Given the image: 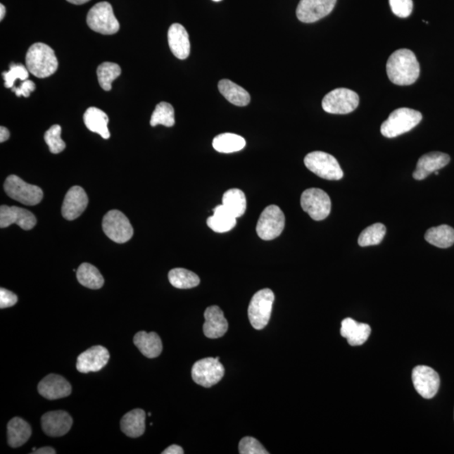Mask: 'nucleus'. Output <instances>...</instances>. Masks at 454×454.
I'll return each mask as SVG.
<instances>
[{"instance_id": "f257e3e1", "label": "nucleus", "mask_w": 454, "mask_h": 454, "mask_svg": "<svg viewBox=\"0 0 454 454\" xmlns=\"http://www.w3.org/2000/svg\"><path fill=\"white\" fill-rule=\"evenodd\" d=\"M386 72L389 79L396 85H410L420 75V65L416 55L408 49H399L388 59Z\"/></svg>"}, {"instance_id": "f03ea898", "label": "nucleus", "mask_w": 454, "mask_h": 454, "mask_svg": "<svg viewBox=\"0 0 454 454\" xmlns=\"http://www.w3.org/2000/svg\"><path fill=\"white\" fill-rule=\"evenodd\" d=\"M25 64L32 75L44 79L54 75L58 68V61L53 49L44 43H34L25 56Z\"/></svg>"}, {"instance_id": "7ed1b4c3", "label": "nucleus", "mask_w": 454, "mask_h": 454, "mask_svg": "<svg viewBox=\"0 0 454 454\" xmlns=\"http://www.w3.org/2000/svg\"><path fill=\"white\" fill-rule=\"evenodd\" d=\"M422 120V115L420 112L409 108H400L392 112L382 125L380 131L387 138L399 137L416 127Z\"/></svg>"}, {"instance_id": "20e7f679", "label": "nucleus", "mask_w": 454, "mask_h": 454, "mask_svg": "<svg viewBox=\"0 0 454 454\" xmlns=\"http://www.w3.org/2000/svg\"><path fill=\"white\" fill-rule=\"evenodd\" d=\"M305 165L320 178L327 180H339L343 177V171L337 160L324 151H313L305 156Z\"/></svg>"}, {"instance_id": "39448f33", "label": "nucleus", "mask_w": 454, "mask_h": 454, "mask_svg": "<svg viewBox=\"0 0 454 454\" xmlns=\"http://www.w3.org/2000/svg\"><path fill=\"white\" fill-rule=\"evenodd\" d=\"M275 294L270 289H263L253 296L248 306V318L251 325L256 330H262L269 323Z\"/></svg>"}, {"instance_id": "423d86ee", "label": "nucleus", "mask_w": 454, "mask_h": 454, "mask_svg": "<svg viewBox=\"0 0 454 454\" xmlns=\"http://www.w3.org/2000/svg\"><path fill=\"white\" fill-rule=\"evenodd\" d=\"M8 197L25 206H37L42 201V189L37 185L25 183L16 175H10L4 184Z\"/></svg>"}, {"instance_id": "0eeeda50", "label": "nucleus", "mask_w": 454, "mask_h": 454, "mask_svg": "<svg viewBox=\"0 0 454 454\" xmlns=\"http://www.w3.org/2000/svg\"><path fill=\"white\" fill-rule=\"evenodd\" d=\"M87 24L94 32L103 34H113L120 30L113 8L108 2L99 3L91 8L87 15Z\"/></svg>"}, {"instance_id": "6e6552de", "label": "nucleus", "mask_w": 454, "mask_h": 454, "mask_svg": "<svg viewBox=\"0 0 454 454\" xmlns=\"http://www.w3.org/2000/svg\"><path fill=\"white\" fill-rule=\"evenodd\" d=\"M360 97L348 89H336L328 93L322 101L323 110L330 114L345 115L355 111Z\"/></svg>"}, {"instance_id": "1a4fd4ad", "label": "nucleus", "mask_w": 454, "mask_h": 454, "mask_svg": "<svg viewBox=\"0 0 454 454\" xmlns=\"http://www.w3.org/2000/svg\"><path fill=\"white\" fill-rule=\"evenodd\" d=\"M102 227L105 234L116 244H125L133 237L131 222L127 215L118 210H111L103 216Z\"/></svg>"}, {"instance_id": "9d476101", "label": "nucleus", "mask_w": 454, "mask_h": 454, "mask_svg": "<svg viewBox=\"0 0 454 454\" xmlns=\"http://www.w3.org/2000/svg\"><path fill=\"white\" fill-rule=\"evenodd\" d=\"M285 216L282 210L277 206L266 207L258 219L256 231L261 239L270 241L277 239L283 232Z\"/></svg>"}, {"instance_id": "9b49d317", "label": "nucleus", "mask_w": 454, "mask_h": 454, "mask_svg": "<svg viewBox=\"0 0 454 454\" xmlns=\"http://www.w3.org/2000/svg\"><path fill=\"white\" fill-rule=\"evenodd\" d=\"M301 205L315 220H322L329 215L332 208L331 198L321 189L311 188L305 190L301 194Z\"/></svg>"}, {"instance_id": "f8f14e48", "label": "nucleus", "mask_w": 454, "mask_h": 454, "mask_svg": "<svg viewBox=\"0 0 454 454\" xmlns=\"http://www.w3.org/2000/svg\"><path fill=\"white\" fill-rule=\"evenodd\" d=\"M191 374L198 386L210 388L222 380L225 367L215 358H206L194 363Z\"/></svg>"}, {"instance_id": "ddd939ff", "label": "nucleus", "mask_w": 454, "mask_h": 454, "mask_svg": "<svg viewBox=\"0 0 454 454\" xmlns=\"http://www.w3.org/2000/svg\"><path fill=\"white\" fill-rule=\"evenodd\" d=\"M412 382L419 395L425 399H431L439 390L440 377L431 367L419 365L412 371Z\"/></svg>"}, {"instance_id": "4468645a", "label": "nucleus", "mask_w": 454, "mask_h": 454, "mask_svg": "<svg viewBox=\"0 0 454 454\" xmlns=\"http://www.w3.org/2000/svg\"><path fill=\"white\" fill-rule=\"evenodd\" d=\"M336 0H301L296 10L297 18L304 23H313L329 15Z\"/></svg>"}, {"instance_id": "2eb2a0df", "label": "nucleus", "mask_w": 454, "mask_h": 454, "mask_svg": "<svg viewBox=\"0 0 454 454\" xmlns=\"http://www.w3.org/2000/svg\"><path fill=\"white\" fill-rule=\"evenodd\" d=\"M109 351L103 346H94L77 357L76 367L80 373L101 371L109 362Z\"/></svg>"}, {"instance_id": "dca6fc26", "label": "nucleus", "mask_w": 454, "mask_h": 454, "mask_svg": "<svg viewBox=\"0 0 454 454\" xmlns=\"http://www.w3.org/2000/svg\"><path fill=\"white\" fill-rule=\"evenodd\" d=\"M37 222L32 212L17 206L0 207V227L6 228L13 224L18 225L23 230H32Z\"/></svg>"}, {"instance_id": "f3484780", "label": "nucleus", "mask_w": 454, "mask_h": 454, "mask_svg": "<svg viewBox=\"0 0 454 454\" xmlns=\"http://www.w3.org/2000/svg\"><path fill=\"white\" fill-rule=\"evenodd\" d=\"M89 198L84 189L80 186H73L68 190L62 206L63 218L73 220L80 217L87 208Z\"/></svg>"}, {"instance_id": "a211bd4d", "label": "nucleus", "mask_w": 454, "mask_h": 454, "mask_svg": "<svg viewBox=\"0 0 454 454\" xmlns=\"http://www.w3.org/2000/svg\"><path fill=\"white\" fill-rule=\"evenodd\" d=\"M72 426V418L64 410L46 412L42 417L43 431L47 436L58 438L66 435Z\"/></svg>"}, {"instance_id": "6ab92c4d", "label": "nucleus", "mask_w": 454, "mask_h": 454, "mask_svg": "<svg viewBox=\"0 0 454 454\" xmlns=\"http://www.w3.org/2000/svg\"><path fill=\"white\" fill-rule=\"evenodd\" d=\"M38 392L47 400H58L70 396L72 386L63 376L51 374L39 383Z\"/></svg>"}, {"instance_id": "aec40b11", "label": "nucleus", "mask_w": 454, "mask_h": 454, "mask_svg": "<svg viewBox=\"0 0 454 454\" xmlns=\"http://www.w3.org/2000/svg\"><path fill=\"white\" fill-rule=\"evenodd\" d=\"M449 162H450V157L446 153H440V151H434V153L423 155L418 160L416 170L413 172V178L417 180L426 179L432 172L447 166Z\"/></svg>"}, {"instance_id": "412c9836", "label": "nucleus", "mask_w": 454, "mask_h": 454, "mask_svg": "<svg viewBox=\"0 0 454 454\" xmlns=\"http://www.w3.org/2000/svg\"><path fill=\"white\" fill-rule=\"evenodd\" d=\"M205 319L203 331L208 339H219L226 334L228 330V322L219 306L208 307L205 311Z\"/></svg>"}, {"instance_id": "4be33fe9", "label": "nucleus", "mask_w": 454, "mask_h": 454, "mask_svg": "<svg viewBox=\"0 0 454 454\" xmlns=\"http://www.w3.org/2000/svg\"><path fill=\"white\" fill-rule=\"evenodd\" d=\"M168 45L177 58L184 60L190 53V42L187 30L183 25L172 24L168 32Z\"/></svg>"}, {"instance_id": "5701e85b", "label": "nucleus", "mask_w": 454, "mask_h": 454, "mask_svg": "<svg viewBox=\"0 0 454 454\" xmlns=\"http://www.w3.org/2000/svg\"><path fill=\"white\" fill-rule=\"evenodd\" d=\"M120 429L129 438L136 439L144 435L146 429L144 410L135 409L125 414L120 421Z\"/></svg>"}, {"instance_id": "b1692460", "label": "nucleus", "mask_w": 454, "mask_h": 454, "mask_svg": "<svg viewBox=\"0 0 454 454\" xmlns=\"http://www.w3.org/2000/svg\"><path fill=\"white\" fill-rule=\"evenodd\" d=\"M133 341L136 347L146 358H157L163 351L162 340L156 332H137L134 336Z\"/></svg>"}, {"instance_id": "393cba45", "label": "nucleus", "mask_w": 454, "mask_h": 454, "mask_svg": "<svg viewBox=\"0 0 454 454\" xmlns=\"http://www.w3.org/2000/svg\"><path fill=\"white\" fill-rule=\"evenodd\" d=\"M8 444L11 448L23 446L30 439L32 431L30 424L20 417H14L8 423Z\"/></svg>"}, {"instance_id": "a878e982", "label": "nucleus", "mask_w": 454, "mask_h": 454, "mask_svg": "<svg viewBox=\"0 0 454 454\" xmlns=\"http://www.w3.org/2000/svg\"><path fill=\"white\" fill-rule=\"evenodd\" d=\"M84 121L90 132L97 133L103 139H109L111 133L108 129L109 118L101 110L96 107H90L84 115Z\"/></svg>"}, {"instance_id": "bb28decb", "label": "nucleus", "mask_w": 454, "mask_h": 454, "mask_svg": "<svg viewBox=\"0 0 454 454\" xmlns=\"http://www.w3.org/2000/svg\"><path fill=\"white\" fill-rule=\"evenodd\" d=\"M218 89L220 94L233 105L246 106L250 103L251 97L248 91L233 83L231 80H220L218 84Z\"/></svg>"}, {"instance_id": "cd10ccee", "label": "nucleus", "mask_w": 454, "mask_h": 454, "mask_svg": "<svg viewBox=\"0 0 454 454\" xmlns=\"http://www.w3.org/2000/svg\"><path fill=\"white\" fill-rule=\"evenodd\" d=\"M213 211V215L207 219V225L211 230L224 233L235 227L237 218L223 205L216 206Z\"/></svg>"}, {"instance_id": "c85d7f7f", "label": "nucleus", "mask_w": 454, "mask_h": 454, "mask_svg": "<svg viewBox=\"0 0 454 454\" xmlns=\"http://www.w3.org/2000/svg\"><path fill=\"white\" fill-rule=\"evenodd\" d=\"M425 239L436 248H450L454 244V229L448 225L431 227L426 232Z\"/></svg>"}, {"instance_id": "c756f323", "label": "nucleus", "mask_w": 454, "mask_h": 454, "mask_svg": "<svg viewBox=\"0 0 454 454\" xmlns=\"http://www.w3.org/2000/svg\"><path fill=\"white\" fill-rule=\"evenodd\" d=\"M77 279L83 286L91 289H101L105 284V279L101 272L96 267L88 263H82L79 267L77 271Z\"/></svg>"}, {"instance_id": "7c9ffc66", "label": "nucleus", "mask_w": 454, "mask_h": 454, "mask_svg": "<svg viewBox=\"0 0 454 454\" xmlns=\"http://www.w3.org/2000/svg\"><path fill=\"white\" fill-rule=\"evenodd\" d=\"M212 145L219 153H232L244 149L246 141L244 137L236 134L223 133L214 138Z\"/></svg>"}, {"instance_id": "2f4dec72", "label": "nucleus", "mask_w": 454, "mask_h": 454, "mask_svg": "<svg viewBox=\"0 0 454 454\" xmlns=\"http://www.w3.org/2000/svg\"><path fill=\"white\" fill-rule=\"evenodd\" d=\"M222 205L236 218L244 215L246 210V198L245 194L239 189H232L224 194Z\"/></svg>"}, {"instance_id": "473e14b6", "label": "nucleus", "mask_w": 454, "mask_h": 454, "mask_svg": "<svg viewBox=\"0 0 454 454\" xmlns=\"http://www.w3.org/2000/svg\"><path fill=\"white\" fill-rule=\"evenodd\" d=\"M168 279L172 286L180 289H192L201 283V279L196 274L181 267H177L168 272Z\"/></svg>"}, {"instance_id": "72a5a7b5", "label": "nucleus", "mask_w": 454, "mask_h": 454, "mask_svg": "<svg viewBox=\"0 0 454 454\" xmlns=\"http://www.w3.org/2000/svg\"><path fill=\"white\" fill-rule=\"evenodd\" d=\"M150 124L153 127L158 125H163L167 127H174L175 124L174 107L166 102L159 103L151 115Z\"/></svg>"}, {"instance_id": "f704fd0d", "label": "nucleus", "mask_w": 454, "mask_h": 454, "mask_svg": "<svg viewBox=\"0 0 454 454\" xmlns=\"http://www.w3.org/2000/svg\"><path fill=\"white\" fill-rule=\"evenodd\" d=\"M121 75V68L114 63H103L97 68L99 85L106 91L112 89V83Z\"/></svg>"}, {"instance_id": "c9c22d12", "label": "nucleus", "mask_w": 454, "mask_h": 454, "mask_svg": "<svg viewBox=\"0 0 454 454\" xmlns=\"http://www.w3.org/2000/svg\"><path fill=\"white\" fill-rule=\"evenodd\" d=\"M386 227L382 223H376L367 227L358 237V245L367 246L378 245L386 236Z\"/></svg>"}, {"instance_id": "e433bc0d", "label": "nucleus", "mask_w": 454, "mask_h": 454, "mask_svg": "<svg viewBox=\"0 0 454 454\" xmlns=\"http://www.w3.org/2000/svg\"><path fill=\"white\" fill-rule=\"evenodd\" d=\"M29 70L27 66H24L21 63H11L10 65V70L3 72L4 80V86L7 89H12L15 87V82L17 80L25 81L29 77Z\"/></svg>"}, {"instance_id": "4c0bfd02", "label": "nucleus", "mask_w": 454, "mask_h": 454, "mask_svg": "<svg viewBox=\"0 0 454 454\" xmlns=\"http://www.w3.org/2000/svg\"><path fill=\"white\" fill-rule=\"evenodd\" d=\"M62 128L59 125H54L49 131H46L44 135V140L51 153L58 154L66 149V144L61 138Z\"/></svg>"}, {"instance_id": "58836bf2", "label": "nucleus", "mask_w": 454, "mask_h": 454, "mask_svg": "<svg viewBox=\"0 0 454 454\" xmlns=\"http://www.w3.org/2000/svg\"><path fill=\"white\" fill-rule=\"evenodd\" d=\"M239 453L241 454H269L270 453L263 448L257 439L246 436L239 443Z\"/></svg>"}, {"instance_id": "ea45409f", "label": "nucleus", "mask_w": 454, "mask_h": 454, "mask_svg": "<svg viewBox=\"0 0 454 454\" xmlns=\"http://www.w3.org/2000/svg\"><path fill=\"white\" fill-rule=\"evenodd\" d=\"M371 327L365 323H358V325L348 337V343L351 346H361L369 339Z\"/></svg>"}, {"instance_id": "a19ab883", "label": "nucleus", "mask_w": 454, "mask_h": 454, "mask_svg": "<svg viewBox=\"0 0 454 454\" xmlns=\"http://www.w3.org/2000/svg\"><path fill=\"white\" fill-rule=\"evenodd\" d=\"M391 11L400 18H408L413 10L412 0H389Z\"/></svg>"}, {"instance_id": "79ce46f5", "label": "nucleus", "mask_w": 454, "mask_h": 454, "mask_svg": "<svg viewBox=\"0 0 454 454\" xmlns=\"http://www.w3.org/2000/svg\"><path fill=\"white\" fill-rule=\"evenodd\" d=\"M17 301H18V297L15 293L8 291L6 289H0V308L6 309L14 306Z\"/></svg>"}, {"instance_id": "37998d69", "label": "nucleus", "mask_w": 454, "mask_h": 454, "mask_svg": "<svg viewBox=\"0 0 454 454\" xmlns=\"http://www.w3.org/2000/svg\"><path fill=\"white\" fill-rule=\"evenodd\" d=\"M34 89H36V84L33 81L29 80L23 81V83L19 87H15V86L14 88H12V91L15 93L16 96H24L25 98H28L30 93L33 92Z\"/></svg>"}, {"instance_id": "c03bdc74", "label": "nucleus", "mask_w": 454, "mask_h": 454, "mask_svg": "<svg viewBox=\"0 0 454 454\" xmlns=\"http://www.w3.org/2000/svg\"><path fill=\"white\" fill-rule=\"evenodd\" d=\"M358 323L356 321H354L352 318H346L341 322V335L345 337V339H348L351 336L354 329H355Z\"/></svg>"}, {"instance_id": "a18cd8bd", "label": "nucleus", "mask_w": 454, "mask_h": 454, "mask_svg": "<svg viewBox=\"0 0 454 454\" xmlns=\"http://www.w3.org/2000/svg\"><path fill=\"white\" fill-rule=\"evenodd\" d=\"M184 449L182 448L179 445H171V446L168 447V448L165 449L162 453L163 454H183Z\"/></svg>"}, {"instance_id": "49530a36", "label": "nucleus", "mask_w": 454, "mask_h": 454, "mask_svg": "<svg viewBox=\"0 0 454 454\" xmlns=\"http://www.w3.org/2000/svg\"><path fill=\"white\" fill-rule=\"evenodd\" d=\"M11 137L10 131L6 127H0V142L6 141L8 138Z\"/></svg>"}, {"instance_id": "de8ad7c7", "label": "nucleus", "mask_w": 454, "mask_h": 454, "mask_svg": "<svg viewBox=\"0 0 454 454\" xmlns=\"http://www.w3.org/2000/svg\"><path fill=\"white\" fill-rule=\"evenodd\" d=\"M55 449L51 447L41 448L33 451L32 454H55Z\"/></svg>"}, {"instance_id": "09e8293b", "label": "nucleus", "mask_w": 454, "mask_h": 454, "mask_svg": "<svg viewBox=\"0 0 454 454\" xmlns=\"http://www.w3.org/2000/svg\"><path fill=\"white\" fill-rule=\"evenodd\" d=\"M68 2L76 4V6H80V4H84L90 1V0H67Z\"/></svg>"}, {"instance_id": "8fccbe9b", "label": "nucleus", "mask_w": 454, "mask_h": 454, "mask_svg": "<svg viewBox=\"0 0 454 454\" xmlns=\"http://www.w3.org/2000/svg\"><path fill=\"white\" fill-rule=\"evenodd\" d=\"M6 7H4L3 4H0V20H3L4 16H6Z\"/></svg>"}, {"instance_id": "3c124183", "label": "nucleus", "mask_w": 454, "mask_h": 454, "mask_svg": "<svg viewBox=\"0 0 454 454\" xmlns=\"http://www.w3.org/2000/svg\"><path fill=\"white\" fill-rule=\"evenodd\" d=\"M213 1H215V2H220V1H222V0H213Z\"/></svg>"}]
</instances>
